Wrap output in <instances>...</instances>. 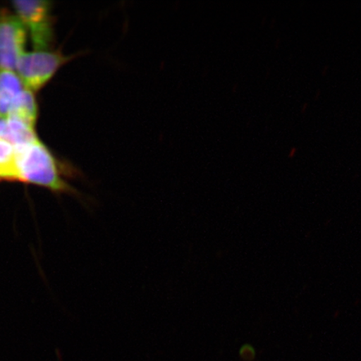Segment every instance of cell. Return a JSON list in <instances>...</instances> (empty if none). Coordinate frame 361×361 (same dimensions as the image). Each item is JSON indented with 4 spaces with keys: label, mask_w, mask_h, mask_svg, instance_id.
Returning <instances> with one entry per match:
<instances>
[{
    "label": "cell",
    "mask_w": 361,
    "mask_h": 361,
    "mask_svg": "<svg viewBox=\"0 0 361 361\" xmlns=\"http://www.w3.org/2000/svg\"><path fill=\"white\" fill-rule=\"evenodd\" d=\"M15 149L17 180L38 185L55 192L80 196L65 178V168L39 139Z\"/></svg>",
    "instance_id": "6da1fadb"
},
{
    "label": "cell",
    "mask_w": 361,
    "mask_h": 361,
    "mask_svg": "<svg viewBox=\"0 0 361 361\" xmlns=\"http://www.w3.org/2000/svg\"><path fill=\"white\" fill-rule=\"evenodd\" d=\"M79 55L65 56L60 49H35L25 52L18 61L16 72L31 92H38L51 80L61 66Z\"/></svg>",
    "instance_id": "7a4b0ae2"
},
{
    "label": "cell",
    "mask_w": 361,
    "mask_h": 361,
    "mask_svg": "<svg viewBox=\"0 0 361 361\" xmlns=\"http://www.w3.org/2000/svg\"><path fill=\"white\" fill-rule=\"evenodd\" d=\"M12 4L17 17L30 33L35 49H51L54 43L51 3L20 0Z\"/></svg>",
    "instance_id": "3957f363"
},
{
    "label": "cell",
    "mask_w": 361,
    "mask_h": 361,
    "mask_svg": "<svg viewBox=\"0 0 361 361\" xmlns=\"http://www.w3.org/2000/svg\"><path fill=\"white\" fill-rule=\"evenodd\" d=\"M27 30L16 15L0 11V70L16 71L25 52Z\"/></svg>",
    "instance_id": "277c9868"
},
{
    "label": "cell",
    "mask_w": 361,
    "mask_h": 361,
    "mask_svg": "<svg viewBox=\"0 0 361 361\" xmlns=\"http://www.w3.org/2000/svg\"><path fill=\"white\" fill-rule=\"evenodd\" d=\"M26 89L16 71L0 70V119L11 116Z\"/></svg>",
    "instance_id": "5b68a950"
},
{
    "label": "cell",
    "mask_w": 361,
    "mask_h": 361,
    "mask_svg": "<svg viewBox=\"0 0 361 361\" xmlns=\"http://www.w3.org/2000/svg\"><path fill=\"white\" fill-rule=\"evenodd\" d=\"M0 139L16 147L38 140L35 126L16 117L0 119Z\"/></svg>",
    "instance_id": "8992f818"
},
{
    "label": "cell",
    "mask_w": 361,
    "mask_h": 361,
    "mask_svg": "<svg viewBox=\"0 0 361 361\" xmlns=\"http://www.w3.org/2000/svg\"><path fill=\"white\" fill-rule=\"evenodd\" d=\"M0 178L17 180L15 147L3 139H0Z\"/></svg>",
    "instance_id": "52a82bcc"
},
{
    "label": "cell",
    "mask_w": 361,
    "mask_h": 361,
    "mask_svg": "<svg viewBox=\"0 0 361 361\" xmlns=\"http://www.w3.org/2000/svg\"><path fill=\"white\" fill-rule=\"evenodd\" d=\"M1 179H2V178H0V180H1Z\"/></svg>",
    "instance_id": "ba28073f"
}]
</instances>
